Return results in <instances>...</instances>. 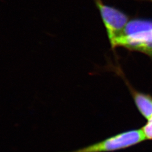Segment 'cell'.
I'll return each instance as SVG.
<instances>
[{
	"label": "cell",
	"mask_w": 152,
	"mask_h": 152,
	"mask_svg": "<svg viewBox=\"0 0 152 152\" xmlns=\"http://www.w3.org/2000/svg\"><path fill=\"white\" fill-rule=\"evenodd\" d=\"M106 29L110 44L118 38L129 23V18L119 10L104 4L102 0H95Z\"/></svg>",
	"instance_id": "3"
},
{
	"label": "cell",
	"mask_w": 152,
	"mask_h": 152,
	"mask_svg": "<svg viewBox=\"0 0 152 152\" xmlns=\"http://www.w3.org/2000/svg\"><path fill=\"white\" fill-rule=\"evenodd\" d=\"M145 139L152 140V117L148 120L145 125L141 127Z\"/></svg>",
	"instance_id": "5"
},
{
	"label": "cell",
	"mask_w": 152,
	"mask_h": 152,
	"mask_svg": "<svg viewBox=\"0 0 152 152\" xmlns=\"http://www.w3.org/2000/svg\"><path fill=\"white\" fill-rule=\"evenodd\" d=\"M136 107L146 120L152 117V96L149 94L139 92L128 85Z\"/></svg>",
	"instance_id": "4"
},
{
	"label": "cell",
	"mask_w": 152,
	"mask_h": 152,
	"mask_svg": "<svg viewBox=\"0 0 152 152\" xmlns=\"http://www.w3.org/2000/svg\"><path fill=\"white\" fill-rule=\"evenodd\" d=\"M152 56V21L137 19L129 21L124 31L110 44Z\"/></svg>",
	"instance_id": "1"
},
{
	"label": "cell",
	"mask_w": 152,
	"mask_h": 152,
	"mask_svg": "<svg viewBox=\"0 0 152 152\" xmlns=\"http://www.w3.org/2000/svg\"><path fill=\"white\" fill-rule=\"evenodd\" d=\"M145 140L146 139L141 129L131 130L70 152H114L134 146Z\"/></svg>",
	"instance_id": "2"
}]
</instances>
